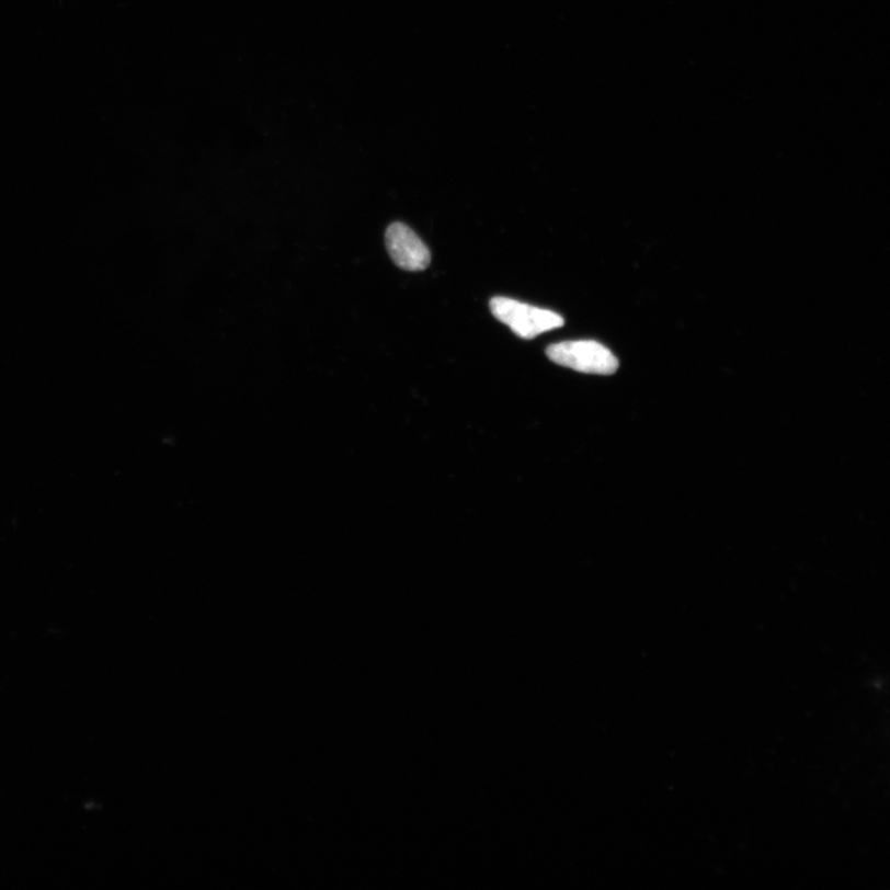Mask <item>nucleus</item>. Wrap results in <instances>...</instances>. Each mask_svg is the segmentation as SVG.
<instances>
[{"label": "nucleus", "mask_w": 890, "mask_h": 890, "mask_svg": "<svg viewBox=\"0 0 890 890\" xmlns=\"http://www.w3.org/2000/svg\"><path fill=\"white\" fill-rule=\"evenodd\" d=\"M493 317L511 328L522 340H534L541 333L563 327L564 318L549 309H541L511 299L493 297L490 301Z\"/></svg>", "instance_id": "f257e3e1"}, {"label": "nucleus", "mask_w": 890, "mask_h": 890, "mask_svg": "<svg viewBox=\"0 0 890 890\" xmlns=\"http://www.w3.org/2000/svg\"><path fill=\"white\" fill-rule=\"evenodd\" d=\"M546 353L551 362L584 374L613 375L620 365L612 351L595 341L557 343Z\"/></svg>", "instance_id": "f03ea898"}, {"label": "nucleus", "mask_w": 890, "mask_h": 890, "mask_svg": "<svg viewBox=\"0 0 890 890\" xmlns=\"http://www.w3.org/2000/svg\"><path fill=\"white\" fill-rule=\"evenodd\" d=\"M386 248L396 265L406 271H423L431 264V251L403 222H392L385 235Z\"/></svg>", "instance_id": "7ed1b4c3"}]
</instances>
